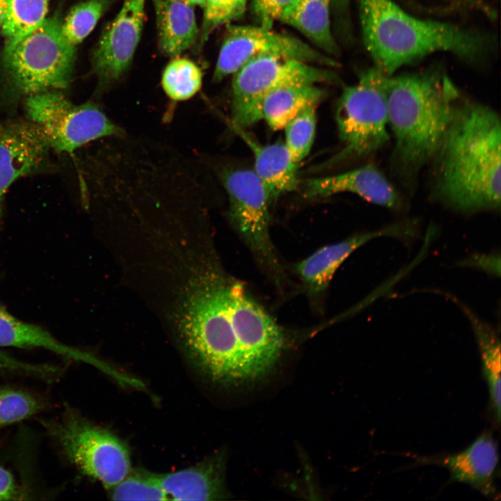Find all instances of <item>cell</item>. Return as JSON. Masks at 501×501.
I'll use <instances>...</instances> for the list:
<instances>
[{"instance_id":"obj_26","label":"cell","mask_w":501,"mask_h":501,"mask_svg":"<svg viewBox=\"0 0 501 501\" xmlns=\"http://www.w3.org/2000/svg\"><path fill=\"white\" fill-rule=\"evenodd\" d=\"M110 0H86L69 12L61 22V31L68 42L81 43L94 29L109 5Z\"/></svg>"},{"instance_id":"obj_21","label":"cell","mask_w":501,"mask_h":501,"mask_svg":"<svg viewBox=\"0 0 501 501\" xmlns=\"http://www.w3.org/2000/svg\"><path fill=\"white\" fill-rule=\"evenodd\" d=\"M333 0H297L283 14L280 22L293 27L307 38L316 49L336 57L339 46L331 23Z\"/></svg>"},{"instance_id":"obj_5","label":"cell","mask_w":501,"mask_h":501,"mask_svg":"<svg viewBox=\"0 0 501 501\" xmlns=\"http://www.w3.org/2000/svg\"><path fill=\"white\" fill-rule=\"evenodd\" d=\"M76 52L56 17L46 18L17 41L6 44L3 63L15 96L66 88L72 80Z\"/></svg>"},{"instance_id":"obj_33","label":"cell","mask_w":501,"mask_h":501,"mask_svg":"<svg viewBox=\"0 0 501 501\" xmlns=\"http://www.w3.org/2000/svg\"><path fill=\"white\" fill-rule=\"evenodd\" d=\"M461 265L476 267L498 277L500 275V257L499 255H473L463 260Z\"/></svg>"},{"instance_id":"obj_20","label":"cell","mask_w":501,"mask_h":501,"mask_svg":"<svg viewBox=\"0 0 501 501\" xmlns=\"http://www.w3.org/2000/svg\"><path fill=\"white\" fill-rule=\"evenodd\" d=\"M161 51L177 56L191 47L198 33L192 6L182 0H152Z\"/></svg>"},{"instance_id":"obj_7","label":"cell","mask_w":501,"mask_h":501,"mask_svg":"<svg viewBox=\"0 0 501 501\" xmlns=\"http://www.w3.org/2000/svg\"><path fill=\"white\" fill-rule=\"evenodd\" d=\"M233 75L230 125L243 128L262 119V100L271 91L286 86L337 79L333 72L320 65L274 54L249 61Z\"/></svg>"},{"instance_id":"obj_31","label":"cell","mask_w":501,"mask_h":501,"mask_svg":"<svg viewBox=\"0 0 501 501\" xmlns=\"http://www.w3.org/2000/svg\"><path fill=\"white\" fill-rule=\"evenodd\" d=\"M297 0H251V11L256 24L272 28L284 13Z\"/></svg>"},{"instance_id":"obj_9","label":"cell","mask_w":501,"mask_h":501,"mask_svg":"<svg viewBox=\"0 0 501 501\" xmlns=\"http://www.w3.org/2000/svg\"><path fill=\"white\" fill-rule=\"evenodd\" d=\"M51 430L68 459L106 489L116 486L132 470L127 446L109 430L73 413Z\"/></svg>"},{"instance_id":"obj_6","label":"cell","mask_w":501,"mask_h":501,"mask_svg":"<svg viewBox=\"0 0 501 501\" xmlns=\"http://www.w3.org/2000/svg\"><path fill=\"white\" fill-rule=\"evenodd\" d=\"M386 76L374 67L344 88L335 111L342 146L326 166L367 157L389 140Z\"/></svg>"},{"instance_id":"obj_32","label":"cell","mask_w":501,"mask_h":501,"mask_svg":"<svg viewBox=\"0 0 501 501\" xmlns=\"http://www.w3.org/2000/svg\"><path fill=\"white\" fill-rule=\"evenodd\" d=\"M49 369L47 365L28 363L0 350V372H18L44 376L48 373Z\"/></svg>"},{"instance_id":"obj_23","label":"cell","mask_w":501,"mask_h":501,"mask_svg":"<svg viewBox=\"0 0 501 501\" xmlns=\"http://www.w3.org/2000/svg\"><path fill=\"white\" fill-rule=\"evenodd\" d=\"M452 299L456 301L452 297ZM456 303L469 319L481 356L482 372L489 396L490 408L496 424L500 422V340L495 331L462 303Z\"/></svg>"},{"instance_id":"obj_13","label":"cell","mask_w":501,"mask_h":501,"mask_svg":"<svg viewBox=\"0 0 501 501\" xmlns=\"http://www.w3.org/2000/svg\"><path fill=\"white\" fill-rule=\"evenodd\" d=\"M49 149L41 130L29 120L0 125V217L9 187L21 177L43 167Z\"/></svg>"},{"instance_id":"obj_35","label":"cell","mask_w":501,"mask_h":501,"mask_svg":"<svg viewBox=\"0 0 501 501\" xmlns=\"http://www.w3.org/2000/svg\"><path fill=\"white\" fill-rule=\"evenodd\" d=\"M450 2L467 6L479 10L489 17H494L495 12L482 0H445Z\"/></svg>"},{"instance_id":"obj_28","label":"cell","mask_w":501,"mask_h":501,"mask_svg":"<svg viewBox=\"0 0 501 501\" xmlns=\"http://www.w3.org/2000/svg\"><path fill=\"white\" fill-rule=\"evenodd\" d=\"M315 106H311L292 119L285 127V145L296 163L309 153L315 135Z\"/></svg>"},{"instance_id":"obj_8","label":"cell","mask_w":501,"mask_h":501,"mask_svg":"<svg viewBox=\"0 0 501 501\" xmlns=\"http://www.w3.org/2000/svg\"><path fill=\"white\" fill-rule=\"evenodd\" d=\"M24 109L50 148L58 152H72L96 139L123 133L95 104H75L58 90L26 97Z\"/></svg>"},{"instance_id":"obj_11","label":"cell","mask_w":501,"mask_h":501,"mask_svg":"<svg viewBox=\"0 0 501 501\" xmlns=\"http://www.w3.org/2000/svg\"><path fill=\"white\" fill-rule=\"evenodd\" d=\"M221 47L213 74L216 82L234 74L249 61L264 55H279L312 64L335 67L336 61L315 47L272 28L258 24L232 25Z\"/></svg>"},{"instance_id":"obj_4","label":"cell","mask_w":501,"mask_h":501,"mask_svg":"<svg viewBox=\"0 0 501 501\" xmlns=\"http://www.w3.org/2000/svg\"><path fill=\"white\" fill-rule=\"evenodd\" d=\"M385 90L393 168L401 180L411 181L431 161L461 97L446 73L435 68L387 75Z\"/></svg>"},{"instance_id":"obj_16","label":"cell","mask_w":501,"mask_h":501,"mask_svg":"<svg viewBox=\"0 0 501 501\" xmlns=\"http://www.w3.org/2000/svg\"><path fill=\"white\" fill-rule=\"evenodd\" d=\"M498 458L495 440L491 434L484 432L463 450L433 461L449 471L451 481L469 485L484 495L496 499Z\"/></svg>"},{"instance_id":"obj_25","label":"cell","mask_w":501,"mask_h":501,"mask_svg":"<svg viewBox=\"0 0 501 501\" xmlns=\"http://www.w3.org/2000/svg\"><path fill=\"white\" fill-rule=\"evenodd\" d=\"M202 80V71L196 63L184 58H176L165 68L161 86L172 100L185 101L199 91Z\"/></svg>"},{"instance_id":"obj_27","label":"cell","mask_w":501,"mask_h":501,"mask_svg":"<svg viewBox=\"0 0 501 501\" xmlns=\"http://www.w3.org/2000/svg\"><path fill=\"white\" fill-rule=\"evenodd\" d=\"M114 500H166L156 473L146 470H131L118 484L109 489Z\"/></svg>"},{"instance_id":"obj_18","label":"cell","mask_w":501,"mask_h":501,"mask_svg":"<svg viewBox=\"0 0 501 501\" xmlns=\"http://www.w3.org/2000/svg\"><path fill=\"white\" fill-rule=\"evenodd\" d=\"M231 127L251 150L255 159L254 171L262 182L269 200L298 189V163L291 157L285 143L263 145L255 141L244 128Z\"/></svg>"},{"instance_id":"obj_2","label":"cell","mask_w":501,"mask_h":501,"mask_svg":"<svg viewBox=\"0 0 501 501\" xmlns=\"http://www.w3.org/2000/svg\"><path fill=\"white\" fill-rule=\"evenodd\" d=\"M500 145L498 113L461 98L431 160L440 201L467 214L499 210Z\"/></svg>"},{"instance_id":"obj_14","label":"cell","mask_w":501,"mask_h":501,"mask_svg":"<svg viewBox=\"0 0 501 501\" xmlns=\"http://www.w3.org/2000/svg\"><path fill=\"white\" fill-rule=\"evenodd\" d=\"M413 235V228H407L401 224L356 234L317 250L297 263L295 271L308 294L312 298H317L326 290L334 273L344 260L369 241L382 236L406 238Z\"/></svg>"},{"instance_id":"obj_34","label":"cell","mask_w":501,"mask_h":501,"mask_svg":"<svg viewBox=\"0 0 501 501\" xmlns=\"http://www.w3.org/2000/svg\"><path fill=\"white\" fill-rule=\"evenodd\" d=\"M15 492V485L12 475L0 466V500L12 498Z\"/></svg>"},{"instance_id":"obj_37","label":"cell","mask_w":501,"mask_h":501,"mask_svg":"<svg viewBox=\"0 0 501 501\" xmlns=\"http://www.w3.org/2000/svg\"><path fill=\"white\" fill-rule=\"evenodd\" d=\"M191 6H204L205 0H182Z\"/></svg>"},{"instance_id":"obj_29","label":"cell","mask_w":501,"mask_h":501,"mask_svg":"<svg viewBox=\"0 0 501 501\" xmlns=\"http://www.w3.org/2000/svg\"><path fill=\"white\" fill-rule=\"evenodd\" d=\"M248 0H205L200 42L206 41L216 29L240 18Z\"/></svg>"},{"instance_id":"obj_12","label":"cell","mask_w":501,"mask_h":501,"mask_svg":"<svg viewBox=\"0 0 501 501\" xmlns=\"http://www.w3.org/2000/svg\"><path fill=\"white\" fill-rule=\"evenodd\" d=\"M145 1L125 0L103 32L93 55L100 86L116 81L129 67L142 33Z\"/></svg>"},{"instance_id":"obj_3","label":"cell","mask_w":501,"mask_h":501,"mask_svg":"<svg viewBox=\"0 0 501 501\" xmlns=\"http://www.w3.org/2000/svg\"><path fill=\"white\" fill-rule=\"evenodd\" d=\"M357 1L364 45L374 67L387 75L437 52L478 63L494 45L479 31L415 17L393 0Z\"/></svg>"},{"instance_id":"obj_1","label":"cell","mask_w":501,"mask_h":501,"mask_svg":"<svg viewBox=\"0 0 501 501\" xmlns=\"http://www.w3.org/2000/svg\"><path fill=\"white\" fill-rule=\"evenodd\" d=\"M189 289L180 332L202 373L229 384L257 379L273 367L284 348V333L239 280L209 269Z\"/></svg>"},{"instance_id":"obj_10","label":"cell","mask_w":501,"mask_h":501,"mask_svg":"<svg viewBox=\"0 0 501 501\" xmlns=\"http://www.w3.org/2000/svg\"><path fill=\"white\" fill-rule=\"evenodd\" d=\"M220 179L229 198V218L257 260L279 281L281 267L269 233V204L253 169L226 168Z\"/></svg>"},{"instance_id":"obj_36","label":"cell","mask_w":501,"mask_h":501,"mask_svg":"<svg viewBox=\"0 0 501 501\" xmlns=\"http://www.w3.org/2000/svg\"><path fill=\"white\" fill-rule=\"evenodd\" d=\"M8 0H0V26H1L7 8Z\"/></svg>"},{"instance_id":"obj_24","label":"cell","mask_w":501,"mask_h":501,"mask_svg":"<svg viewBox=\"0 0 501 501\" xmlns=\"http://www.w3.org/2000/svg\"><path fill=\"white\" fill-rule=\"evenodd\" d=\"M49 0H8L2 33L11 44L29 33L47 18Z\"/></svg>"},{"instance_id":"obj_17","label":"cell","mask_w":501,"mask_h":501,"mask_svg":"<svg viewBox=\"0 0 501 501\" xmlns=\"http://www.w3.org/2000/svg\"><path fill=\"white\" fill-rule=\"evenodd\" d=\"M224 461L217 454L192 467L157 474L168 500H216L228 498L224 479Z\"/></svg>"},{"instance_id":"obj_15","label":"cell","mask_w":501,"mask_h":501,"mask_svg":"<svg viewBox=\"0 0 501 501\" xmlns=\"http://www.w3.org/2000/svg\"><path fill=\"white\" fill-rule=\"evenodd\" d=\"M305 197L317 198L340 193L358 195L372 203L389 209L400 207L399 197L384 175L373 165L342 173L310 179L303 185Z\"/></svg>"},{"instance_id":"obj_22","label":"cell","mask_w":501,"mask_h":501,"mask_svg":"<svg viewBox=\"0 0 501 501\" xmlns=\"http://www.w3.org/2000/svg\"><path fill=\"white\" fill-rule=\"evenodd\" d=\"M326 93L316 84H296L277 88L262 102L261 115L269 127L280 130L306 109L317 106Z\"/></svg>"},{"instance_id":"obj_19","label":"cell","mask_w":501,"mask_h":501,"mask_svg":"<svg viewBox=\"0 0 501 501\" xmlns=\"http://www.w3.org/2000/svg\"><path fill=\"white\" fill-rule=\"evenodd\" d=\"M0 347L42 348L67 359L106 369L93 356L62 343L39 326L16 318L1 304Z\"/></svg>"},{"instance_id":"obj_30","label":"cell","mask_w":501,"mask_h":501,"mask_svg":"<svg viewBox=\"0 0 501 501\" xmlns=\"http://www.w3.org/2000/svg\"><path fill=\"white\" fill-rule=\"evenodd\" d=\"M40 408L38 401L26 392L0 389V427L29 418Z\"/></svg>"}]
</instances>
